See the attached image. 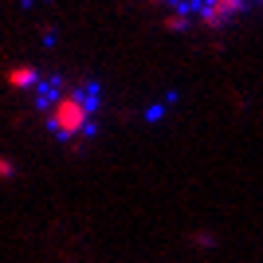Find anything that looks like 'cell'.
Returning <instances> with one entry per match:
<instances>
[{"label": "cell", "instance_id": "6da1fadb", "mask_svg": "<svg viewBox=\"0 0 263 263\" xmlns=\"http://www.w3.org/2000/svg\"><path fill=\"white\" fill-rule=\"evenodd\" d=\"M12 79L32 90L47 130L63 145H83L95 138L99 130V87L95 83H63V79H47L40 71H20Z\"/></svg>", "mask_w": 263, "mask_h": 263}]
</instances>
